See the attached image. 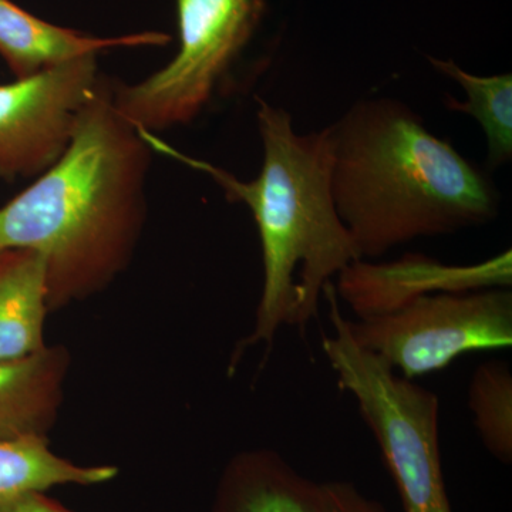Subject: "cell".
Instances as JSON below:
<instances>
[{"label": "cell", "instance_id": "6da1fadb", "mask_svg": "<svg viewBox=\"0 0 512 512\" xmlns=\"http://www.w3.org/2000/svg\"><path fill=\"white\" fill-rule=\"evenodd\" d=\"M153 151L101 74L63 156L0 207V252L43 256L50 312L103 292L133 261Z\"/></svg>", "mask_w": 512, "mask_h": 512}, {"label": "cell", "instance_id": "7a4b0ae2", "mask_svg": "<svg viewBox=\"0 0 512 512\" xmlns=\"http://www.w3.org/2000/svg\"><path fill=\"white\" fill-rule=\"evenodd\" d=\"M256 121L264 161L251 181L185 156L156 134L146 137L157 153L210 175L228 201L247 205L254 217L264 279L254 326L232 353L231 370L249 348H271L285 326L303 332L318 318L326 286L335 284L346 266L362 259L333 200L329 127L298 133L291 113L262 99Z\"/></svg>", "mask_w": 512, "mask_h": 512}, {"label": "cell", "instance_id": "3957f363", "mask_svg": "<svg viewBox=\"0 0 512 512\" xmlns=\"http://www.w3.org/2000/svg\"><path fill=\"white\" fill-rule=\"evenodd\" d=\"M329 130L333 200L362 259L498 217L493 181L404 101H357Z\"/></svg>", "mask_w": 512, "mask_h": 512}, {"label": "cell", "instance_id": "277c9868", "mask_svg": "<svg viewBox=\"0 0 512 512\" xmlns=\"http://www.w3.org/2000/svg\"><path fill=\"white\" fill-rule=\"evenodd\" d=\"M332 335L322 350L339 387L355 400L392 474L406 512H454L440 451V400L356 345L335 285L326 286Z\"/></svg>", "mask_w": 512, "mask_h": 512}, {"label": "cell", "instance_id": "5b68a950", "mask_svg": "<svg viewBox=\"0 0 512 512\" xmlns=\"http://www.w3.org/2000/svg\"><path fill=\"white\" fill-rule=\"evenodd\" d=\"M266 0H177L180 50L143 82L113 80V104L137 130L188 126L210 106L264 18Z\"/></svg>", "mask_w": 512, "mask_h": 512}, {"label": "cell", "instance_id": "8992f818", "mask_svg": "<svg viewBox=\"0 0 512 512\" xmlns=\"http://www.w3.org/2000/svg\"><path fill=\"white\" fill-rule=\"evenodd\" d=\"M356 345L404 379L446 369L468 353L512 345L510 288L441 292L423 296L399 311L349 319Z\"/></svg>", "mask_w": 512, "mask_h": 512}, {"label": "cell", "instance_id": "52a82bcc", "mask_svg": "<svg viewBox=\"0 0 512 512\" xmlns=\"http://www.w3.org/2000/svg\"><path fill=\"white\" fill-rule=\"evenodd\" d=\"M101 74L97 55L0 86V178H36L63 156Z\"/></svg>", "mask_w": 512, "mask_h": 512}, {"label": "cell", "instance_id": "ba28073f", "mask_svg": "<svg viewBox=\"0 0 512 512\" xmlns=\"http://www.w3.org/2000/svg\"><path fill=\"white\" fill-rule=\"evenodd\" d=\"M511 249L473 265L444 264L421 254H406L392 262L359 259L336 278L338 299L356 319L377 318L399 311L423 296L511 288Z\"/></svg>", "mask_w": 512, "mask_h": 512}, {"label": "cell", "instance_id": "9c48e42d", "mask_svg": "<svg viewBox=\"0 0 512 512\" xmlns=\"http://www.w3.org/2000/svg\"><path fill=\"white\" fill-rule=\"evenodd\" d=\"M170 40L161 32L90 36L30 15L10 0H0V57L15 79L33 76L79 57L99 55L103 50L165 46Z\"/></svg>", "mask_w": 512, "mask_h": 512}, {"label": "cell", "instance_id": "30bf717a", "mask_svg": "<svg viewBox=\"0 0 512 512\" xmlns=\"http://www.w3.org/2000/svg\"><path fill=\"white\" fill-rule=\"evenodd\" d=\"M210 512H319V483L271 448L239 451L222 470Z\"/></svg>", "mask_w": 512, "mask_h": 512}, {"label": "cell", "instance_id": "8fae6325", "mask_svg": "<svg viewBox=\"0 0 512 512\" xmlns=\"http://www.w3.org/2000/svg\"><path fill=\"white\" fill-rule=\"evenodd\" d=\"M69 350L49 346L0 362V439L49 436L59 417L70 370Z\"/></svg>", "mask_w": 512, "mask_h": 512}, {"label": "cell", "instance_id": "7c38bea8", "mask_svg": "<svg viewBox=\"0 0 512 512\" xmlns=\"http://www.w3.org/2000/svg\"><path fill=\"white\" fill-rule=\"evenodd\" d=\"M49 312L43 256L30 249L0 252V362L46 348Z\"/></svg>", "mask_w": 512, "mask_h": 512}, {"label": "cell", "instance_id": "4fadbf2b", "mask_svg": "<svg viewBox=\"0 0 512 512\" xmlns=\"http://www.w3.org/2000/svg\"><path fill=\"white\" fill-rule=\"evenodd\" d=\"M119 476L116 466H82L50 448L49 436L0 439V503L59 485L93 487Z\"/></svg>", "mask_w": 512, "mask_h": 512}, {"label": "cell", "instance_id": "5bb4252c", "mask_svg": "<svg viewBox=\"0 0 512 512\" xmlns=\"http://www.w3.org/2000/svg\"><path fill=\"white\" fill-rule=\"evenodd\" d=\"M434 69L460 84L467 99L448 96L446 106L456 113L468 114L480 123L487 138L488 164L491 168L510 163L512 158V76H476L458 67L453 60L429 57Z\"/></svg>", "mask_w": 512, "mask_h": 512}, {"label": "cell", "instance_id": "9a60e30c", "mask_svg": "<svg viewBox=\"0 0 512 512\" xmlns=\"http://www.w3.org/2000/svg\"><path fill=\"white\" fill-rule=\"evenodd\" d=\"M468 409L485 450L503 464L512 461V373L503 360L481 363L471 375Z\"/></svg>", "mask_w": 512, "mask_h": 512}, {"label": "cell", "instance_id": "2e32d148", "mask_svg": "<svg viewBox=\"0 0 512 512\" xmlns=\"http://www.w3.org/2000/svg\"><path fill=\"white\" fill-rule=\"evenodd\" d=\"M319 512H390L350 481L319 483Z\"/></svg>", "mask_w": 512, "mask_h": 512}, {"label": "cell", "instance_id": "e0dca14e", "mask_svg": "<svg viewBox=\"0 0 512 512\" xmlns=\"http://www.w3.org/2000/svg\"><path fill=\"white\" fill-rule=\"evenodd\" d=\"M0 512H73L46 493H35L0 503Z\"/></svg>", "mask_w": 512, "mask_h": 512}]
</instances>
